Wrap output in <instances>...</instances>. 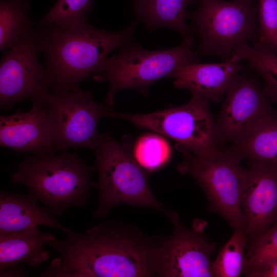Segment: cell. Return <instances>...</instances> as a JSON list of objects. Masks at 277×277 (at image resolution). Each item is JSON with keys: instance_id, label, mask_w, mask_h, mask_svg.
Listing matches in <instances>:
<instances>
[{"instance_id": "1", "label": "cell", "mask_w": 277, "mask_h": 277, "mask_svg": "<svg viewBox=\"0 0 277 277\" xmlns=\"http://www.w3.org/2000/svg\"><path fill=\"white\" fill-rule=\"evenodd\" d=\"M48 246L58 252L41 277H151L154 236L108 219Z\"/></svg>"}, {"instance_id": "2", "label": "cell", "mask_w": 277, "mask_h": 277, "mask_svg": "<svg viewBox=\"0 0 277 277\" xmlns=\"http://www.w3.org/2000/svg\"><path fill=\"white\" fill-rule=\"evenodd\" d=\"M137 25L135 21L122 31L109 32L91 25L85 17L67 26L37 29L38 49L51 92L70 91L99 74L112 51L132 42Z\"/></svg>"}, {"instance_id": "3", "label": "cell", "mask_w": 277, "mask_h": 277, "mask_svg": "<svg viewBox=\"0 0 277 277\" xmlns=\"http://www.w3.org/2000/svg\"><path fill=\"white\" fill-rule=\"evenodd\" d=\"M95 171L94 165L87 164L72 153L31 155L17 165L11 180L24 185L28 193L59 216L89 200L90 190L96 187L91 179Z\"/></svg>"}, {"instance_id": "4", "label": "cell", "mask_w": 277, "mask_h": 277, "mask_svg": "<svg viewBox=\"0 0 277 277\" xmlns=\"http://www.w3.org/2000/svg\"><path fill=\"white\" fill-rule=\"evenodd\" d=\"M131 147L129 135L117 141L109 131L101 134L94 151L98 193L97 206L92 213L94 217H104L121 205L165 210L153 194L147 173L136 161Z\"/></svg>"}, {"instance_id": "5", "label": "cell", "mask_w": 277, "mask_h": 277, "mask_svg": "<svg viewBox=\"0 0 277 277\" xmlns=\"http://www.w3.org/2000/svg\"><path fill=\"white\" fill-rule=\"evenodd\" d=\"M193 44L194 38L191 36L183 39L176 47L148 50L131 42L109 56L93 80L109 84L105 102L111 107L114 104L115 94L124 89H133L147 96L149 87L154 83L166 77L173 78L183 66L199 62Z\"/></svg>"}, {"instance_id": "6", "label": "cell", "mask_w": 277, "mask_h": 277, "mask_svg": "<svg viewBox=\"0 0 277 277\" xmlns=\"http://www.w3.org/2000/svg\"><path fill=\"white\" fill-rule=\"evenodd\" d=\"M196 9L187 12L191 32L199 37L197 53L229 60L244 43H256L260 30L258 9L252 0H197Z\"/></svg>"}, {"instance_id": "7", "label": "cell", "mask_w": 277, "mask_h": 277, "mask_svg": "<svg viewBox=\"0 0 277 277\" xmlns=\"http://www.w3.org/2000/svg\"><path fill=\"white\" fill-rule=\"evenodd\" d=\"M183 160L179 172L189 174L204 192L209 210L223 217L234 230H243L245 216L241 200L246 175L240 158L219 149L213 154L201 156L177 149Z\"/></svg>"}, {"instance_id": "8", "label": "cell", "mask_w": 277, "mask_h": 277, "mask_svg": "<svg viewBox=\"0 0 277 277\" xmlns=\"http://www.w3.org/2000/svg\"><path fill=\"white\" fill-rule=\"evenodd\" d=\"M135 126L152 130L175 141L176 148L199 156H210L219 149L214 132V120L209 101L192 97L186 104L152 113L135 114L115 112Z\"/></svg>"}, {"instance_id": "9", "label": "cell", "mask_w": 277, "mask_h": 277, "mask_svg": "<svg viewBox=\"0 0 277 277\" xmlns=\"http://www.w3.org/2000/svg\"><path fill=\"white\" fill-rule=\"evenodd\" d=\"M174 227L170 235L154 236L151 254L153 276L215 277L211 261L216 245L204 233L205 224L197 222L185 227L179 214L165 209Z\"/></svg>"}, {"instance_id": "10", "label": "cell", "mask_w": 277, "mask_h": 277, "mask_svg": "<svg viewBox=\"0 0 277 277\" xmlns=\"http://www.w3.org/2000/svg\"><path fill=\"white\" fill-rule=\"evenodd\" d=\"M45 107L51 124L54 149L64 152L70 148L95 151L101 134L97 126L103 117H112L115 111L105 102H96L89 90L80 86L63 93L50 92Z\"/></svg>"}, {"instance_id": "11", "label": "cell", "mask_w": 277, "mask_h": 277, "mask_svg": "<svg viewBox=\"0 0 277 277\" xmlns=\"http://www.w3.org/2000/svg\"><path fill=\"white\" fill-rule=\"evenodd\" d=\"M39 53L37 29L24 34L3 54L0 62V107L8 110L25 100L45 105L50 90Z\"/></svg>"}, {"instance_id": "12", "label": "cell", "mask_w": 277, "mask_h": 277, "mask_svg": "<svg viewBox=\"0 0 277 277\" xmlns=\"http://www.w3.org/2000/svg\"><path fill=\"white\" fill-rule=\"evenodd\" d=\"M242 71L228 88L220 113L214 121L219 149L246 135L273 112L270 100L254 77Z\"/></svg>"}, {"instance_id": "13", "label": "cell", "mask_w": 277, "mask_h": 277, "mask_svg": "<svg viewBox=\"0 0 277 277\" xmlns=\"http://www.w3.org/2000/svg\"><path fill=\"white\" fill-rule=\"evenodd\" d=\"M242 208L244 231L251 240L277 222V167L249 161Z\"/></svg>"}, {"instance_id": "14", "label": "cell", "mask_w": 277, "mask_h": 277, "mask_svg": "<svg viewBox=\"0 0 277 277\" xmlns=\"http://www.w3.org/2000/svg\"><path fill=\"white\" fill-rule=\"evenodd\" d=\"M0 145L19 153L44 156L56 153L51 124L45 105L0 116Z\"/></svg>"}, {"instance_id": "15", "label": "cell", "mask_w": 277, "mask_h": 277, "mask_svg": "<svg viewBox=\"0 0 277 277\" xmlns=\"http://www.w3.org/2000/svg\"><path fill=\"white\" fill-rule=\"evenodd\" d=\"M244 68L240 61L231 59L221 63H190L178 70L173 77V85L188 90L192 96L219 103Z\"/></svg>"}, {"instance_id": "16", "label": "cell", "mask_w": 277, "mask_h": 277, "mask_svg": "<svg viewBox=\"0 0 277 277\" xmlns=\"http://www.w3.org/2000/svg\"><path fill=\"white\" fill-rule=\"evenodd\" d=\"M38 200L28 193L0 191V232H10L46 226L65 233L73 230L61 224L47 207L41 206Z\"/></svg>"}, {"instance_id": "17", "label": "cell", "mask_w": 277, "mask_h": 277, "mask_svg": "<svg viewBox=\"0 0 277 277\" xmlns=\"http://www.w3.org/2000/svg\"><path fill=\"white\" fill-rule=\"evenodd\" d=\"M56 238L35 227L0 232V270L23 264L34 267L47 261L49 251L44 247Z\"/></svg>"}, {"instance_id": "18", "label": "cell", "mask_w": 277, "mask_h": 277, "mask_svg": "<svg viewBox=\"0 0 277 277\" xmlns=\"http://www.w3.org/2000/svg\"><path fill=\"white\" fill-rule=\"evenodd\" d=\"M222 150L242 160L277 167V113L265 116L248 134Z\"/></svg>"}, {"instance_id": "19", "label": "cell", "mask_w": 277, "mask_h": 277, "mask_svg": "<svg viewBox=\"0 0 277 277\" xmlns=\"http://www.w3.org/2000/svg\"><path fill=\"white\" fill-rule=\"evenodd\" d=\"M196 0H131L134 16L150 31L169 28L183 39L193 36L186 24V9Z\"/></svg>"}, {"instance_id": "20", "label": "cell", "mask_w": 277, "mask_h": 277, "mask_svg": "<svg viewBox=\"0 0 277 277\" xmlns=\"http://www.w3.org/2000/svg\"><path fill=\"white\" fill-rule=\"evenodd\" d=\"M229 59L245 61L248 67L262 77L266 96L277 103V51L259 42L253 45L246 43L239 46Z\"/></svg>"}, {"instance_id": "21", "label": "cell", "mask_w": 277, "mask_h": 277, "mask_svg": "<svg viewBox=\"0 0 277 277\" xmlns=\"http://www.w3.org/2000/svg\"><path fill=\"white\" fill-rule=\"evenodd\" d=\"M31 9L26 0H0V50L14 46L21 37L34 28L28 16Z\"/></svg>"}, {"instance_id": "22", "label": "cell", "mask_w": 277, "mask_h": 277, "mask_svg": "<svg viewBox=\"0 0 277 277\" xmlns=\"http://www.w3.org/2000/svg\"><path fill=\"white\" fill-rule=\"evenodd\" d=\"M248 242L243 230L234 231L212 262L215 277H239L244 273L246 265L245 250Z\"/></svg>"}, {"instance_id": "23", "label": "cell", "mask_w": 277, "mask_h": 277, "mask_svg": "<svg viewBox=\"0 0 277 277\" xmlns=\"http://www.w3.org/2000/svg\"><path fill=\"white\" fill-rule=\"evenodd\" d=\"M133 154L141 167L147 172L162 168L171 156V148L166 140L154 134H147L135 144Z\"/></svg>"}, {"instance_id": "24", "label": "cell", "mask_w": 277, "mask_h": 277, "mask_svg": "<svg viewBox=\"0 0 277 277\" xmlns=\"http://www.w3.org/2000/svg\"><path fill=\"white\" fill-rule=\"evenodd\" d=\"M251 240L246 253L244 274L261 265L277 262V222Z\"/></svg>"}, {"instance_id": "25", "label": "cell", "mask_w": 277, "mask_h": 277, "mask_svg": "<svg viewBox=\"0 0 277 277\" xmlns=\"http://www.w3.org/2000/svg\"><path fill=\"white\" fill-rule=\"evenodd\" d=\"M92 10V0H57L51 10L39 20L41 26H67L87 17Z\"/></svg>"}, {"instance_id": "26", "label": "cell", "mask_w": 277, "mask_h": 277, "mask_svg": "<svg viewBox=\"0 0 277 277\" xmlns=\"http://www.w3.org/2000/svg\"><path fill=\"white\" fill-rule=\"evenodd\" d=\"M258 17L259 42L277 51V0H259Z\"/></svg>"}, {"instance_id": "27", "label": "cell", "mask_w": 277, "mask_h": 277, "mask_svg": "<svg viewBox=\"0 0 277 277\" xmlns=\"http://www.w3.org/2000/svg\"><path fill=\"white\" fill-rule=\"evenodd\" d=\"M248 277H277V262L255 267L245 274Z\"/></svg>"}, {"instance_id": "28", "label": "cell", "mask_w": 277, "mask_h": 277, "mask_svg": "<svg viewBox=\"0 0 277 277\" xmlns=\"http://www.w3.org/2000/svg\"><path fill=\"white\" fill-rule=\"evenodd\" d=\"M30 274L24 268L17 266L0 270L1 277H26Z\"/></svg>"}]
</instances>
